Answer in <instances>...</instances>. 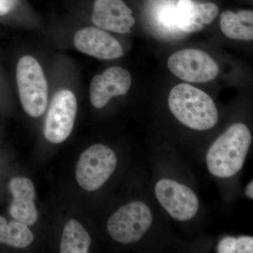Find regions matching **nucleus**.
Listing matches in <instances>:
<instances>
[{
	"label": "nucleus",
	"instance_id": "obj_1",
	"mask_svg": "<svg viewBox=\"0 0 253 253\" xmlns=\"http://www.w3.org/2000/svg\"><path fill=\"white\" fill-rule=\"evenodd\" d=\"M251 142L252 135L246 125L231 126L208 151L206 163L209 172L220 178L235 175L244 166Z\"/></svg>",
	"mask_w": 253,
	"mask_h": 253
},
{
	"label": "nucleus",
	"instance_id": "obj_2",
	"mask_svg": "<svg viewBox=\"0 0 253 253\" xmlns=\"http://www.w3.org/2000/svg\"><path fill=\"white\" fill-rule=\"evenodd\" d=\"M168 105L176 119L191 129L208 130L217 124V109L212 98L191 84L183 83L174 86Z\"/></svg>",
	"mask_w": 253,
	"mask_h": 253
},
{
	"label": "nucleus",
	"instance_id": "obj_3",
	"mask_svg": "<svg viewBox=\"0 0 253 253\" xmlns=\"http://www.w3.org/2000/svg\"><path fill=\"white\" fill-rule=\"evenodd\" d=\"M16 82L24 111L31 117L42 116L47 106L48 84L42 68L33 56H23L18 61Z\"/></svg>",
	"mask_w": 253,
	"mask_h": 253
},
{
	"label": "nucleus",
	"instance_id": "obj_4",
	"mask_svg": "<svg viewBox=\"0 0 253 253\" xmlns=\"http://www.w3.org/2000/svg\"><path fill=\"white\" fill-rule=\"evenodd\" d=\"M152 212L141 201L123 206L109 218L107 229L114 241L123 244L137 242L152 224Z\"/></svg>",
	"mask_w": 253,
	"mask_h": 253
},
{
	"label": "nucleus",
	"instance_id": "obj_5",
	"mask_svg": "<svg viewBox=\"0 0 253 253\" xmlns=\"http://www.w3.org/2000/svg\"><path fill=\"white\" fill-rule=\"evenodd\" d=\"M117 166V157L105 145H93L82 154L76 168L78 184L87 191L101 187L112 175Z\"/></svg>",
	"mask_w": 253,
	"mask_h": 253
},
{
	"label": "nucleus",
	"instance_id": "obj_6",
	"mask_svg": "<svg viewBox=\"0 0 253 253\" xmlns=\"http://www.w3.org/2000/svg\"><path fill=\"white\" fill-rule=\"evenodd\" d=\"M168 66L174 76L189 83H208L219 73L216 61L207 53L196 49L176 51L169 56Z\"/></svg>",
	"mask_w": 253,
	"mask_h": 253
},
{
	"label": "nucleus",
	"instance_id": "obj_7",
	"mask_svg": "<svg viewBox=\"0 0 253 253\" xmlns=\"http://www.w3.org/2000/svg\"><path fill=\"white\" fill-rule=\"evenodd\" d=\"M77 110V99L72 91L64 89L56 92L44 122L46 140L53 144L66 140L72 132Z\"/></svg>",
	"mask_w": 253,
	"mask_h": 253
},
{
	"label": "nucleus",
	"instance_id": "obj_8",
	"mask_svg": "<svg viewBox=\"0 0 253 253\" xmlns=\"http://www.w3.org/2000/svg\"><path fill=\"white\" fill-rule=\"evenodd\" d=\"M155 192L161 206L176 220H189L199 211V201L194 191L173 179L158 181Z\"/></svg>",
	"mask_w": 253,
	"mask_h": 253
},
{
	"label": "nucleus",
	"instance_id": "obj_9",
	"mask_svg": "<svg viewBox=\"0 0 253 253\" xmlns=\"http://www.w3.org/2000/svg\"><path fill=\"white\" fill-rule=\"evenodd\" d=\"M131 76L127 70L113 66L91 80L89 98L96 109L104 107L114 96L126 94L130 89Z\"/></svg>",
	"mask_w": 253,
	"mask_h": 253
},
{
	"label": "nucleus",
	"instance_id": "obj_10",
	"mask_svg": "<svg viewBox=\"0 0 253 253\" xmlns=\"http://www.w3.org/2000/svg\"><path fill=\"white\" fill-rule=\"evenodd\" d=\"M74 44L78 51L96 59L113 60L124 54L119 42L98 27H86L78 31L75 35Z\"/></svg>",
	"mask_w": 253,
	"mask_h": 253
},
{
	"label": "nucleus",
	"instance_id": "obj_11",
	"mask_svg": "<svg viewBox=\"0 0 253 253\" xmlns=\"http://www.w3.org/2000/svg\"><path fill=\"white\" fill-rule=\"evenodd\" d=\"M132 13L123 0H95L91 21L104 31L126 34L135 23Z\"/></svg>",
	"mask_w": 253,
	"mask_h": 253
},
{
	"label": "nucleus",
	"instance_id": "obj_12",
	"mask_svg": "<svg viewBox=\"0 0 253 253\" xmlns=\"http://www.w3.org/2000/svg\"><path fill=\"white\" fill-rule=\"evenodd\" d=\"M219 7L212 2L197 3L193 0H179L175 7L178 29L186 33H197L217 18Z\"/></svg>",
	"mask_w": 253,
	"mask_h": 253
},
{
	"label": "nucleus",
	"instance_id": "obj_13",
	"mask_svg": "<svg viewBox=\"0 0 253 253\" xmlns=\"http://www.w3.org/2000/svg\"><path fill=\"white\" fill-rule=\"evenodd\" d=\"M9 188L13 196L9 212L15 220L21 221L28 226L33 225L38 220L35 199L36 190L31 180L26 177L13 178Z\"/></svg>",
	"mask_w": 253,
	"mask_h": 253
},
{
	"label": "nucleus",
	"instance_id": "obj_14",
	"mask_svg": "<svg viewBox=\"0 0 253 253\" xmlns=\"http://www.w3.org/2000/svg\"><path fill=\"white\" fill-rule=\"evenodd\" d=\"M91 239L84 226L76 219H71L63 229L60 252L61 253H86Z\"/></svg>",
	"mask_w": 253,
	"mask_h": 253
},
{
	"label": "nucleus",
	"instance_id": "obj_15",
	"mask_svg": "<svg viewBox=\"0 0 253 253\" xmlns=\"http://www.w3.org/2000/svg\"><path fill=\"white\" fill-rule=\"evenodd\" d=\"M34 236L27 224L19 221L7 222L0 216V244L24 249L33 242Z\"/></svg>",
	"mask_w": 253,
	"mask_h": 253
},
{
	"label": "nucleus",
	"instance_id": "obj_16",
	"mask_svg": "<svg viewBox=\"0 0 253 253\" xmlns=\"http://www.w3.org/2000/svg\"><path fill=\"white\" fill-rule=\"evenodd\" d=\"M252 25L244 22L232 11H224L220 16L221 31L227 38L237 41H251L253 39Z\"/></svg>",
	"mask_w": 253,
	"mask_h": 253
},
{
	"label": "nucleus",
	"instance_id": "obj_17",
	"mask_svg": "<svg viewBox=\"0 0 253 253\" xmlns=\"http://www.w3.org/2000/svg\"><path fill=\"white\" fill-rule=\"evenodd\" d=\"M218 253H252L253 238L252 236H240L239 238H224L217 246Z\"/></svg>",
	"mask_w": 253,
	"mask_h": 253
},
{
	"label": "nucleus",
	"instance_id": "obj_18",
	"mask_svg": "<svg viewBox=\"0 0 253 253\" xmlns=\"http://www.w3.org/2000/svg\"><path fill=\"white\" fill-rule=\"evenodd\" d=\"M160 23L168 28L176 27L175 22V7L167 6L159 14Z\"/></svg>",
	"mask_w": 253,
	"mask_h": 253
},
{
	"label": "nucleus",
	"instance_id": "obj_19",
	"mask_svg": "<svg viewBox=\"0 0 253 253\" xmlns=\"http://www.w3.org/2000/svg\"><path fill=\"white\" fill-rule=\"evenodd\" d=\"M20 0H0V16L9 14L17 6Z\"/></svg>",
	"mask_w": 253,
	"mask_h": 253
},
{
	"label": "nucleus",
	"instance_id": "obj_20",
	"mask_svg": "<svg viewBox=\"0 0 253 253\" xmlns=\"http://www.w3.org/2000/svg\"><path fill=\"white\" fill-rule=\"evenodd\" d=\"M237 14L244 22L253 26V12L252 10L241 9L237 13Z\"/></svg>",
	"mask_w": 253,
	"mask_h": 253
},
{
	"label": "nucleus",
	"instance_id": "obj_21",
	"mask_svg": "<svg viewBox=\"0 0 253 253\" xmlns=\"http://www.w3.org/2000/svg\"><path fill=\"white\" fill-rule=\"evenodd\" d=\"M246 194L249 199H253V182L251 181L247 186L246 190Z\"/></svg>",
	"mask_w": 253,
	"mask_h": 253
}]
</instances>
